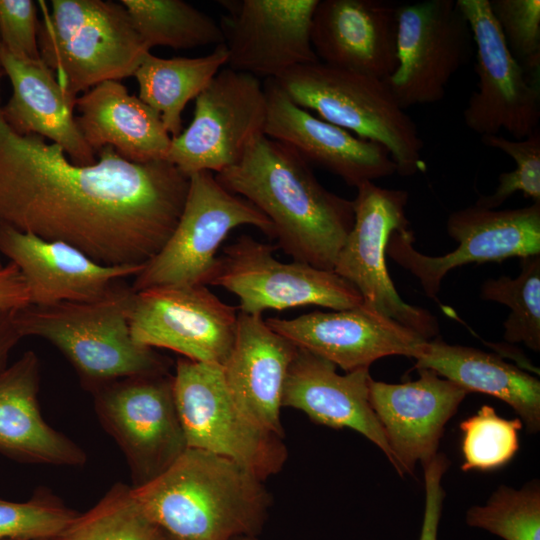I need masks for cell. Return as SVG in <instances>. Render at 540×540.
<instances>
[{
  "instance_id": "1",
  "label": "cell",
  "mask_w": 540,
  "mask_h": 540,
  "mask_svg": "<svg viewBox=\"0 0 540 540\" xmlns=\"http://www.w3.org/2000/svg\"><path fill=\"white\" fill-rule=\"evenodd\" d=\"M4 73L0 67V85ZM0 88V223L67 243L104 265H143L181 216L189 177L167 160L135 163L111 146L91 165L70 161L3 117Z\"/></svg>"
},
{
  "instance_id": "2",
  "label": "cell",
  "mask_w": 540,
  "mask_h": 540,
  "mask_svg": "<svg viewBox=\"0 0 540 540\" xmlns=\"http://www.w3.org/2000/svg\"><path fill=\"white\" fill-rule=\"evenodd\" d=\"M215 177L269 219L277 248L294 261L333 271L354 223L353 201L327 190L293 148L260 135Z\"/></svg>"
},
{
  "instance_id": "3",
  "label": "cell",
  "mask_w": 540,
  "mask_h": 540,
  "mask_svg": "<svg viewBox=\"0 0 540 540\" xmlns=\"http://www.w3.org/2000/svg\"><path fill=\"white\" fill-rule=\"evenodd\" d=\"M144 514L174 540L258 536L272 505L263 481L226 457L187 448L152 481L131 486Z\"/></svg>"
},
{
  "instance_id": "4",
  "label": "cell",
  "mask_w": 540,
  "mask_h": 540,
  "mask_svg": "<svg viewBox=\"0 0 540 540\" xmlns=\"http://www.w3.org/2000/svg\"><path fill=\"white\" fill-rule=\"evenodd\" d=\"M135 292L122 280L103 297L84 302L29 304L14 311L21 336L42 338L72 365L89 392L121 378L169 372L153 348L137 344L129 327Z\"/></svg>"
},
{
  "instance_id": "5",
  "label": "cell",
  "mask_w": 540,
  "mask_h": 540,
  "mask_svg": "<svg viewBox=\"0 0 540 540\" xmlns=\"http://www.w3.org/2000/svg\"><path fill=\"white\" fill-rule=\"evenodd\" d=\"M38 23L41 60L72 99L133 76L150 52L126 8L111 0H52Z\"/></svg>"
},
{
  "instance_id": "6",
  "label": "cell",
  "mask_w": 540,
  "mask_h": 540,
  "mask_svg": "<svg viewBox=\"0 0 540 540\" xmlns=\"http://www.w3.org/2000/svg\"><path fill=\"white\" fill-rule=\"evenodd\" d=\"M275 81L298 106L385 146L399 175L426 171L418 128L385 80L318 61L296 66Z\"/></svg>"
},
{
  "instance_id": "7",
  "label": "cell",
  "mask_w": 540,
  "mask_h": 540,
  "mask_svg": "<svg viewBox=\"0 0 540 540\" xmlns=\"http://www.w3.org/2000/svg\"><path fill=\"white\" fill-rule=\"evenodd\" d=\"M242 225L254 226L274 238L269 219L248 200L223 187L214 173L192 174L175 229L134 276L132 290L210 285L218 266L219 246Z\"/></svg>"
},
{
  "instance_id": "8",
  "label": "cell",
  "mask_w": 540,
  "mask_h": 540,
  "mask_svg": "<svg viewBox=\"0 0 540 540\" xmlns=\"http://www.w3.org/2000/svg\"><path fill=\"white\" fill-rule=\"evenodd\" d=\"M173 392L188 448L231 459L262 481L283 468L288 457L283 438L239 408L221 365L179 358Z\"/></svg>"
},
{
  "instance_id": "9",
  "label": "cell",
  "mask_w": 540,
  "mask_h": 540,
  "mask_svg": "<svg viewBox=\"0 0 540 540\" xmlns=\"http://www.w3.org/2000/svg\"><path fill=\"white\" fill-rule=\"evenodd\" d=\"M91 393L101 426L125 456L132 487L158 477L188 448L169 372L121 378Z\"/></svg>"
},
{
  "instance_id": "10",
  "label": "cell",
  "mask_w": 540,
  "mask_h": 540,
  "mask_svg": "<svg viewBox=\"0 0 540 540\" xmlns=\"http://www.w3.org/2000/svg\"><path fill=\"white\" fill-rule=\"evenodd\" d=\"M353 201L354 223L333 271L360 293L362 304L413 330L425 340L439 335L428 310L406 303L395 289L386 264V247L396 231L410 229L405 207L408 192L367 181Z\"/></svg>"
},
{
  "instance_id": "11",
  "label": "cell",
  "mask_w": 540,
  "mask_h": 540,
  "mask_svg": "<svg viewBox=\"0 0 540 540\" xmlns=\"http://www.w3.org/2000/svg\"><path fill=\"white\" fill-rule=\"evenodd\" d=\"M276 249L241 235L224 247L210 285L236 295L239 311L249 315L306 305L337 311L362 304L358 290L334 271L294 260L282 262L274 256Z\"/></svg>"
},
{
  "instance_id": "12",
  "label": "cell",
  "mask_w": 540,
  "mask_h": 540,
  "mask_svg": "<svg viewBox=\"0 0 540 540\" xmlns=\"http://www.w3.org/2000/svg\"><path fill=\"white\" fill-rule=\"evenodd\" d=\"M267 100L260 79L221 69L196 97L193 119L172 137L167 161L184 175L219 173L236 164L265 132Z\"/></svg>"
},
{
  "instance_id": "13",
  "label": "cell",
  "mask_w": 540,
  "mask_h": 540,
  "mask_svg": "<svg viewBox=\"0 0 540 540\" xmlns=\"http://www.w3.org/2000/svg\"><path fill=\"white\" fill-rule=\"evenodd\" d=\"M446 230L458 246L445 255L417 251L411 229L394 232L386 247V254L414 275L430 298L436 297L443 278L453 268L539 255L540 203L505 210L474 204L450 213Z\"/></svg>"
},
{
  "instance_id": "14",
  "label": "cell",
  "mask_w": 540,
  "mask_h": 540,
  "mask_svg": "<svg viewBox=\"0 0 540 540\" xmlns=\"http://www.w3.org/2000/svg\"><path fill=\"white\" fill-rule=\"evenodd\" d=\"M473 37L454 0L397 7V67L385 79L403 109L443 99L453 75L468 62Z\"/></svg>"
},
{
  "instance_id": "15",
  "label": "cell",
  "mask_w": 540,
  "mask_h": 540,
  "mask_svg": "<svg viewBox=\"0 0 540 540\" xmlns=\"http://www.w3.org/2000/svg\"><path fill=\"white\" fill-rule=\"evenodd\" d=\"M476 49L477 89L463 112L465 125L481 136L505 130L516 140L539 129V76L528 73L510 53L489 0H456Z\"/></svg>"
},
{
  "instance_id": "16",
  "label": "cell",
  "mask_w": 540,
  "mask_h": 540,
  "mask_svg": "<svg viewBox=\"0 0 540 540\" xmlns=\"http://www.w3.org/2000/svg\"><path fill=\"white\" fill-rule=\"evenodd\" d=\"M238 312L205 285L151 288L135 292L129 327L139 345L222 366L234 344Z\"/></svg>"
},
{
  "instance_id": "17",
  "label": "cell",
  "mask_w": 540,
  "mask_h": 540,
  "mask_svg": "<svg viewBox=\"0 0 540 540\" xmlns=\"http://www.w3.org/2000/svg\"><path fill=\"white\" fill-rule=\"evenodd\" d=\"M318 1H221L228 12L219 23L228 67L259 79H277L296 66L318 62L311 42Z\"/></svg>"
},
{
  "instance_id": "18",
  "label": "cell",
  "mask_w": 540,
  "mask_h": 540,
  "mask_svg": "<svg viewBox=\"0 0 540 540\" xmlns=\"http://www.w3.org/2000/svg\"><path fill=\"white\" fill-rule=\"evenodd\" d=\"M267 325L294 346L350 372L387 356L418 358L428 340L361 304L333 312L314 311Z\"/></svg>"
},
{
  "instance_id": "19",
  "label": "cell",
  "mask_w": 540,
  "mask_h": 540,
  "mask_svg": "<svg viewBox=\"0 0 540 540\" xmlns=\"http://www.w3.org/2000/svg\"><path fill=\"white\" fill-rule=\"evenodd\" d=\"M404 383L370 380L369 401L386 435L399 475H412L438 452L448 421L468 392L430 369Z\"/></svg>"
},
{
  "instance_id": "20",
  "label": "cell",
  "mask_w": 540,
  "mask_h": 540,
  "mask_svg": "<svg viewBox=\"0 0 540 540\" xmlns=\"http://www.w3.org/2000/svg\"><path fill=\"white\" fill-rule=\"evenodd\" d=\"M267 119L264 134L293 148L314 163L357 187L397 173L382 144L360 138L298 106L275 79H266Z\"/></svg>"
},
{
  "instance_id": "21",
  "label": "cell",
  "mask_w": 540,
  "mask_h": 540,
  "mask_svg": "<svg viewBox=\"0 0 540 540\" xmlns=\"http://www.w3.org/2000/svg\"><path fill=\"white\" fill-rule=\"evenodd\" d=\"M0 252L24 277L30 304L93 301L143 265H104L61 241H49L0 223Z\"/></svg>"
},
{
  "instance_id": "22",
  "label": "cell",
  "mask_w": 540,
  "mask_h": 540,
  "mask_svg": "<svg viewBox=\"0 0 540 540\" xmlns=\"http://www.w3.org/2000/svg\"><path fill=\"white\" fill-rule=\"evenodd\" d=\"M397 7L383 0H319L311 25L319 61L388 78L397 67Z\"/></svg>"
},
{
  "instance_id": "23",
  "label": "cell",
  "mask_w": 540,
  "mask_h": 540,
  "mask_svg": "<svg viewBox=\"0 0 540 540\" xmlns=\"http://www.w3.org/2000/svg\"><path fill=\"white\" fill-rule=\"evenodd\" d=\"M330 361L297 348L285 380L282 407L304 412L313 422L349 428L375 444L397 470L384 430L369 401V368L344 375Z\"/></svg>"
},
{
  "instance_id": "24",
  "label": "cell",
  "mask_w": 540,
  "mask_h": 540,
  "mask_svg": "<svg viewBox=\"0 0 540 540\" xmlns=\"http://www.w3.org/2000/svg\"><path fill=\"white\" fill-rule=\"evenodd\" d=\"M296 350L262 316L239 311L234 344L222 365L227 387L239 408L281 438L283 390Z\"/></svg>"
},
{
  "instance_id": "25",
  "label": "cell",
  "mask_w": 540,
  "mask_h": 540,
  "mask_svg": "<svg viewBox=\"0 0 540 540\" xmlns=\"http://www.w3.org/2000/svg\"><path fill=\"white\" fill-rule=\"evenodd\" d=\"M0 67L12 86V95L1 108L9 126L19 134L39 135L59 145L74 164H94L96 152L76 123V99L63 91L55 73L41 59L16 57L2 45Z\"/></svg>"
},
{
  "instance_id": "26",
  "label": "cell",
  "mask_w": 540,
  "mask_h": 540,
  "mask_svg": "<svg viewBox=\"0 0 540 540\" xmlns=\"http://www.w3.org/2000/svg\"><path fill=\"white\" fill-rule=\"evenodd\" d=\"M39 386L40 363L33 351L0 373V454L21 463L83 466L84 450L42 417Z\"/></svg>"
},
{
  "instance_id": "27",
  "label": "cell",
  "mask_w": 540,
  "mask_h": 540,
  "mask_svg": "<svg viewBox=\"0 0 540 540\" xmlns=\"http://www.w3.org/2000/svg\"><path fill=\"white\" fill-rule=\"evenodd\" d=\"M76 123L95 151L111 146L122 158L167 160L172 137L159 115L120 81H106L76 98Z\"/></svg>"
},
{
  "instance_id": "28",
  "label": "cell",
  "mask_w": 540,
  "mask_h": 540,
  "mask_svg": "<svg viewBox=\"0 0 540 540\" xmlns=\"http://www.w3.org/2000/svg\"><path fill=\"white\" fill-rule=\"evenodd\" d=\"M416 369H430L468 393L479 392L508 404L527 432L540 430V381L500 356L473 347L428 340L415 359Z\"/></svg>"
},
{
  "instance_id": "29",
  "label": "cell",
  "mask_w": 540,
  "mask_h": 540,
  "mask_svg": "<svg viewBox=\"0 0 540 540\" xmlns=\"http://www.w3.org/2000/svg\"><path fill=\"white\" fill-rule=\"evenodd\" d=\"M227 60L224 43L200 57L161 58L149 52L133 75L139 87L138 97L176 137L182 132V113L187 103L210 84Z\"/></svg>"
},
{
  "instance_id": "30",
  "label": "cell",
  "mask_w": 540,
  "mask_h": 540,
  "mask_svg": "<svg viewBox=\"0 0 540 540\" xmlns=\"http://www.w3.org/2000/svg\"><path fill=\"white\" fill-rule=\"evenodd\" d=\"M146 47L193 49L224 43L220 24L183 0H121Z\"/></svg>"
},
{
  "instance_id": "31",
  "label": "cell",
  "mask_w": 540,
  "mask_h": 540,
  "mask_svg": "<svg viewBox=\"0 0 540 540\" xmlns=\"http://www.w3.org/2000/svg\"><path fill=\"white\" fill-rule=\"evenodd\" d=\"M52 540H174L140 509L131 486L117 483Z\"/></svg>"
},
{
  "instance_id": "32",
  "label": "cell",
  "mask_w": 540,
  "mask_h": 540,
  "mask_svg": "<svg viewBox=\"0 0 540 540\" xmlns=\"http://www.w3.org/2000/svg\"><path fill=\"white\" fill-rule=\"evenodd\" d=\"M521 271L515 278L501 276L487 279L480 288L486 301L510 309L504 321L505 341L522 343L534 352L540 351V254L521 258Z\"/></svg>"
},
{
  "instance_id": "33",
  "label": "cell",
  "mask_w": 540,
  "mask_h": 540,
  "mask_svg": "<svg viewBox=\"0 0 540 540\" xmlns=\"http://www.w3.org/2000/svg\"><path fill=\"white\" fill-rule=\"evenodd\" d=\"M465 522L503 540H540V484L499 486L483 505L470 507Z\"/></svg>"
},
{
  "instance_id": "34",
  "label": "cell",
  "mask_w": 540,
  "mask_h": 540,
  "mask_svg": "<svg viewBox=\"0 0 540 540\" xmlns=\"http://www.w3.org/2000/svg\"><path fill=\"white\" fill-rule=\"evenodd\" d=\"M459 427L464 472L498 470L519 450L522 421L518 417H501L490 405H483L474 415L462 420Z\"/></svg>"
},
{
  "instance_id": "35",
  "label": "cell",
  "mask_w": 540,
  "mask_h": 540,
  "mask_svg": "<svg viewBox=\"0 0 540 540\" xmlns=\"http://www.w3.org/2000/svg\"><path fill=\"white\" fill-rule=\"evenodd\" d=\"M78 514L46 490L23 502L0 499V540H52Z\"/></svg>"
},
{
  "instance_id": "36",
  "label": "cell",
  "mask_w": 540,
  "mask_h": 540,
  "mask_svg": "<svg viewBox=\"0 0 540 540\" xmlns=\"http://www.w3.org/2000/svg\"><path fill=\"white\" fill-rule=\"evenodd\" d=\"M481 141L487 147L511 157L516 167L512 171L502 172L495 191L479 196L475 205L496 209L516 192H522L524 197L540 203V130L521 140L496 134L481 136Z\"/></svg>"
},
{
  "instance_id": "37",
  "label": "cell",
  "mask_w": 540,
  "mask_h": 540,
  "mask_svg": "<svg viewBox=\"0 0 540 540\" xmlns=\"http://www.w3.org/2000/svg\"><path fill=\"white\" fill-rule=\"evenodd\" d=\"M506 45L530 74L540 72V1L489 0Z\"/></svg>"
},
{
  "instance_id": "38",
  "label": "cell",
  "mask_w": 540,
  "mask_h": 540,
  "mask_svg": "<svg viewBox=\"0 0 540 540\" xmlns=\"http://www.w3.org/2000/svg\"><path fill=\"white\" fill-rule=\"evenodd\" d=\"M37 4L32 0H0V41L12 55L40 60Z\"/></svg>"
},
{
  "instance_id": "39",
  "label": "cell",
  "mask_w": 540,
  "mask_h": 540,
  "mask_svg": "<svg viewBox=\"0 0 540 540\" xmlns=\"http://www.w3.org/2000/svg\"><path fill=\"white\" fill-rule=\"evenodd\" d=\"M449 466L443 453H437L424 464L425 501L419 540H438L445 491L442 478Z\"/></svg>"
},
{
  "instance_id": "40",
  "label": "cell",
  "mask_w": 540,
  "mask_h": 540,
  "mask_svg": "<svg viewBox=\"0 0 540 540\" xmlns=\"http://www.w3.org/2000/svg\"><path fill=\"white\" fill-rule=\"evenodd\" d=\"M29 304L27 283L18 267L9 262L0 268V310H15Z\"/></svg>"
},
{
  "instance_id": "41",
  "label": "cell",
  "mask_w": 540,
  "mask_h": 540,
  "mask_svg": "<svg viewBox=\"0 0 540 540\" xmlns=\"http://www.w3.org/2000/svg\"><path fill=\"white\" fill-rule=\"evenodd\" d=\"M15 310H0V373L8 366L10 352L23 338L15 323Z\"/></svg>"
},
{
  "instance_id": "42",
  "label": "cell",
  "mask_w": 540,
  "mask_h": 540,
  "mask_svg": "<svg viewBox=\"0 0 540 540\" xmlns=\"http://www.w3.org/2000/svg\"><path fill=\"white\" fill-rule=\"evenodd\" d=\"M236 540H260L257 536L240 537Z\"/></svg>"
},
{
  "instance_id": "43",
  "label": "cell",
  "mask_w": 540,
  "mask_h": 540,
  "mask_svg": "<svg viewBox=\"0 0 540 540\" xmlns=\"http://www.w3.org/2000/svg\"><path fill=\"white\" fill-rule=\"evenodd\" d=\"M1 267H3V265H2V263H1V261H0V268H1Z\"/></svg>"
},
{
  "instance_id": "44",
  "label": "cell",
  "mask_w": 540,
  "mask_h": 540,
  "mask_svg": "<svg viewBox=\"0 0 540 540\" xmlns=\"http://www.w3.org/2000/svg\"><path fill=\"white\" fill-rule=\"evenodd\" d=\"M0 46H1V41H0Z\"/></svg>"
}]
</instances>
